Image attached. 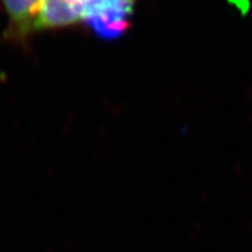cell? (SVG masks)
I'll return each instance as SVG.
<instances>
[{"mask_svg":"<svg viewBox=\"0 0 252 252\" xmlns=\"http://www.w3.org/2000/svg\"><path fill=\"white\" fill-rule=\"evenodd\" d=\"M8 19L7 35L26 39L35 33V26L43 0H0Z\"/></svg>","mask_w":252,"mask_h":252,"instance_id":"obj_3","label":"cell"},{"mask_svg":"<svg viewBox=\"0 0 252 252\" xmlns=\"http://www.w3.org/2000/svg\"><path fill=\"white\" fill-rule=\"evenodd\" d=\"M137 0H86L81 24L103 40H116L130 30Z\"/></svg>","mask_w":252,"mask_h":252,"instance_id":"obj_1","label":"cell"},{"mask_svg":"<svg viewBox=\"0 0 252 252\" xmlns=\"http://www.w3.org/2000/svg\"><path fill=\"white\" fill-rule=\"evenodd\" d=\"M84 1L86 0H43L37 17L35 33L62 30L81 24Z\"/></svg>","mask_w":252,"mask_h":252,"instance_id":"obj_2","label":"cell"}]
</instances>
